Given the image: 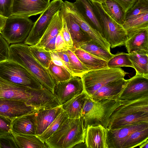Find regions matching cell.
<instances>
[{
	"label": "cell",
	"mask_w": 148,
	"mask_h": 148,
	"mask_svg": "<svg viewBox=\"0 0 148 148\" xmlns=\"http://www.w3.org/2000/svg\"><path fill=\"white\" fill-rule=\"evenodd\" d=\"M60 10L71 35L74 47L77 48V44L79 43L92 41L72 16L65 9L63 3Z\"/></svg>",
	"instance_id": "cell-22"
},
{
	"label": "cell",
	"mask_w": 148,
	"mask_h": 148,
	"mask_svg": "<svg viewBox=\"0 0 148 148\" xmlns=\"http://www.w3.org/2000/svg\"><path fill=\"white\" fill-rule=\"evenodd\" d=\"M121 104L111 114L108 129L148 123V97Z\"/></svg>",
	"instance_id": "cell-3"
},
{
	"label": "cell",
	"mask_w": 148,
	"mask_h": 148,
	"mask_svg": "<svg viewBox=\"0 0 148 148\" xmlns=\"http://www.w3.org/2000/svg\"><path fill=\"white\" fill-rule=\"evenodd\" d=\"M73 148H86L87 147L85 142H81L78 143L74 146Z\"/></svg>",
	"instance_id": "cell-50"
},
{
	"label": "cell",
	"mask_w": 148,
	"mask_h": 148,
	"mask_svg": "<svg viewBox=\"0 0 148 148\" xmlns=\"http://www.w3.org/2000/svg\"><path fill=\"white\" fill-rule=\"evenodd\" d=\"M0 99L22 101L29 105L49 109L54 105L55 97L44 87L40 89L32 88L0 77Z\"/></svg>",
	"instance_id": "cell-1"
},
{
	"label": "cell",
	"mask_w": 148,
	"mask_h": 148,
	"mask_svg": "<svg viewBox=\"0 0 148 148\" xmlns=\"http://www.w3.org/2000/svg\"><path fill=\"white\" fill-rule=\"evenodd\" d=\"M92 1L76 0L72 4L85 21L104 38L102 28L93 9Z\"/></svg>",
	"instance_id": "cell-21"
},
{
	"label": "cell",
	"mask_w": 148,
	"mask_h": 148,
	"mask_svg": "<svg viewBox=\"0 0 148 148\" xmlns=\"http://www.w3.org/2000/svg\"><path fill=\"white\" fill-rule=\"evenodd\" d=\"M0 36H1V32H0Z\"/></svg>",
	"instance_id": "cell-53"
},
{
	"label": "cell",
	"mask_w": 148,
	"mask_h": 148,
	"mask_svg": "<svg viewBox=\"0 0 148 148\" xmlns=\"http://www.w3.org/2000/svg\"><path fill=\"white\" fill-rule=\"evenodd\" d=\"M128 73L120 68L107 67L88 71L80 78L84 91L90 97L101 87L112 82L124 79Z\"/></svg>",
	"instance_id": "cell-6"
},
{
	"label": "cell",
	"mask_w": 148,
	"mask_h": 148,
	"mask_svg": "<svg viewBox=\"0 0 148 148\" xmlns=\"http://www.w3.org/2000/svg\"><path fill=\"white\" fill-rule=\"evenodd\" d=\"M47 69L56 84L68 80L73 76L65 68L56 65L52 61Z\"/></svg>",
	"instance_id": "cell-34"
},
{
	"label": "cell",
	"mask_w": 148,
	"mask_h": 148,
	"mask_svg": "<svg viewBox=\"0 0 148 148\" xmlns=\"http://www.w3.org/2000/svg\"><path fill=\"white\" fill-rule=\"evenodd\" d=\"M63 1L62 0H53L40 15L33 26L24 43L34 46L39 42L50 23L54 15L60 10Z\"/></svg>",
	"instance_id": "cell-10"
},
{
	"label": "cell",
	"mask_w": 148,
	"mask_h": 148,
	"mask_svg": "<svg viewBox=\"0 0 148 148\" xmlns=\"http://www.w3.org/2000/svg\"><path fill=\"white\" fill-rule=\"evenodd\" d=\"M92 0L93 1H96L99 2H100V3L101 2L103 1V0Z\"/></svg>",
	"instance_id": "cell-52"
},
{
	"label": "cell",
	"mask_w": 148,
	"mask_h": 148,
	"mask_svg": "<svg viewBox=\"0 0 148 148\" xmlns=\"http://www.w3.org/2000/svg\"><path fill=\"white\" fill-rule=\"evenodd\" d=\"M29 49L35 59L43 67L47 69L51 59L50 53L43 48L34 46H29Z\"/></svg>",
	"instance_id": "cell-36"
},
{
	"label": "cell",
	"mask_w": 148,
	"mask_h": 148,
	"mask_svg": "<svg viewBox=\"0 0 148 148\" xmlns=\"http://www.w3.org/2000/svg\"><path fill=\"white\" fill-rule=\"evenodd\" d=\"M105 12L112 19L122 25L125 21L126 14L122 8L112 0H103L101 2Z\"/></svg>",
	"instance_id": "cell-27"
},
{
	"label": "cell",
	"mask_w": 148,
	"mask_h": 148,
	"mask_svg": "<svg viewBox=\"0 0 148 148\" xmlns=\"http://www.w3.org/2000/svg\"><path fill=\"white\" fill-rule=\"evenodd\" d=\"M121 104L119 101L113 100L94 101L88 95L81 112L84 129L88 126L99 125L107 128L111 114Z\"/></svg>",
	"instance_id": "cell-5"
},
{
	"label": "cell",
	"mask_w": 148,
	"mask_h": 148,
	"mask_svg": "<svg viewBox=\"0 0 148 148\" xmlns=\"http://www.w3.org/2000/svg\"><path fill=\"white\" fill-rule=\"evenodd\" d=\"M12 0H0V14L8 17L11 15Z\"/></svg>",
	"instance_id": "cell-42"
},
{
	"label": "cell",
	"mask_w": 148,
	"mask_h": 148,
	"mask_svg": "<svg viewBox=\"0 0 148 148\" xmlns=\"http://www.w3.org/2000/svg\"><path fill=\"white\" fill-rule=\"evenodd\" d=\"M148 139V127L136 130L129 136L122 148H132L138 146Z\"/></svg>",
	"instance_id": "cell-33"
},
{
	"label": "cell",
	"mask_w": 148,
	"mask_h": 148,
	"mask_svg": "<svg viewBox=\"0 0 148 148\" xmlns=\"http://www.w3.org/2000/svg\"><path fill=\"white\" fill-rule=\"evenodd\" d=\"M34 114L23 115L12 120L11 126V132L18 134L36 135Z\"/></svg>",
	"instance_id": "cell-23"
},
{
	"label": "cell",
	"mask_w": 148,
	"mask_h": 148,
	"mask_svg": "<svg viewBox=\"0 0 148 148\" xmlns=\"http://www.w3.org/2000/svg\"><path fill=\"white\" fill-rule=\"evenodd\" d=\"M69 59V71L72 76L81 77L88 71L70 48L66 51Z\"/></svg>",
	"instance_id": "cell-32"
},
{
	"label": "cell",
	"mask_w": 148,
	"mask_h": 148,
	"mask_svg": "<svg viewBox=\"0 0 148 148\" xmlns=\"http://www.w3.org/2000/svg\"><path fill=\"white\" fill-rule=\"evenodd\" d=\"M45 109H47L29 105L22 101L0 99V115L12 121L20 116Z\"/></svg>",
	"instance_id": "cell-12"
},
{
	"label": "cell",
	"mask_w": 148,
	"mask_h": 148,
	"mask_svg": "<svg viewBox=\"0 0 148 148\" xmlns=\"http://www.w3.org/2000/svg\"><path fill=\"white\" fill-rule=\"evenodd\" d=\"M148 28L139 29L127 38L124 45L128 53L148 54Z\"/></svg>",
	"instance_id": "cell-17"
},
{
	"label": "cell",
	"mask_w": 148,
	"mask_h": 148,
	"mask_svg": "<svg viewBox=\"0 0 148 148\" xmlns=\"http://www.w3.org/2000/svg\"><path fill=\"white\" fill-rule=\"evenodd\" d=\"M148 12V0H136L126 14L125 21Z\"/></svg>",
	"instance_id": "cell-38"
},
{
	"label": "cell",
	"mask_w": 148,
	"mask_h": 148,
	"mask_svg": "<svg viewBox=\"0 0 148 148\" xmlns=\"http://www.w3.org/2000/svg\"><path fill=\"white\" fill-rule=\"evenodd\" d=\"M63 5L93 42L110 52L109 43L98 31L92 27L85 21L74 7L72 3L66 1L63 2Z\"/></svg>",
	"instance_id": "cell-15"
},
{
	"label": "cell",
	"mask_w": 148,
	"mask_h": 148,
	"mask_svg": "<svg viewBox=\"0 0 148 148\" xmlns=\"http://www.w3.org/2000/svg\"><path fill=\"white\" fill-rule=\"evenodd\" d=\"M107 66L109 67H129L133 68L132 64L129 58L128 53L123 52L114 54L107 62Z\"/></svg>",
	"instance_id": "cell-37"
},
{
	"label": "cell",
	"mask_w": 148,
	"mask_h": 148,
	"mask_svg": "<svg viewBox=\"0 0 148 148\" xmlns=\"http://www.w3.org/2000/svg\"><path fill=\"white\" fill-rule=\"evenodd\" d=\"M122 25L126 32L127 38L135 31L148 28V12L126 20Z\"/></svg>",
	"instance_id": "cell-28"
},
{
	"label": "cell",
	"mask_w": 148,
	"mask_h": 148,
	"mask_svg": "<svg viewBox=\"0 0 148 148\" xmlns=\"http://www.w3.org/2000/svg\"><path fill=\"white\" fill-rule=\"evenodd\" d=\"M50 53L51 61L53 63L56 65L64 67L66 69L64 62L57 53L55 51L51 52Z\"/></svg>",
	"instance_id": "cell-46"
},
{
	"label": "cell",
	"mask_w": 148,
	"mask_h": 148,
	"mask_svg": "<svg viewBox=\"0 0 148 148\" xmlns=\"http://www.w3.org/2000/svg\"><path fill=\"white\" fill-rule=\"evenodd\" d=\"M12 133L0 136V148H18Z\"/></svg>",
	"instance_id": "cell-39"
},
{
	"label": "cell",
	"mask_w": 148,
	"mask_h": 148,
	"mask_svg": "<svg viewBox=\"0 0 148 148\" xmlns=\"http://www.w3.org/2000/svg\"><path fill=\"white\" fill-rule=\"evenodd\" d=\"M68 118L66 112L64 110L63 111L43 133L36 136L42 142L45 143L46 140L52 135Z\"/></svg>",
	"instance_id": "cell-35"
},
{
	"label": "cell",
	"mask_w": 148,
	"mask_h": 148,
	"mask_svg": "<svg viewBox=\"0 0 148 148\" xmlns=\"http://www.w3.org/2000/svg\"><path fill=\"white\" fill-rule=\"evenodd\" d=\"M84 91L82 80L80 77L73 76L69 79L55 84L53 94L60 105Z\"/></svg>",
	"instance_id": "cell-13"
},
{
	"label": "cell",
	"mask_w": 148,
	"mask_h": 148,
	"mask_svg": "<svg viewBox=\"0 0 148 148\" xmlns=\"http://www.w3.org/2000/svg\"><path fill=\"white\" fill-rule=\"evenodd\" d=\"M148 97V76L136 75L127 80L117 100L120 103Z\"/></svg>",
	"instance_id": "cell-11"
},
{
	"label": "cell",
	"mask_w": 148,
	"mask_h": 148,
	"mask_svg": "<svg viewBox=\"0 0 148 148\" xmlns=\"http://www.w3.org/2000/svg\"><path fill=\"white\" fill-rule=\"evenodd\" d=\"M86 132L82 117L68 118L45 143L50 148H72L78 143L85 142Z\"/></svg>",
	"instance_id": "cell-4"
},
{
	"label": "cell",
	"mask_w": 148,
	"mask_h": 148,
	"mask_svg": "<svg viewBox=\"0 0 148 148\" xmlns=\"http://www.w3.org/2000/svg\"><path fill=\"white\" fill-rule=\"evenodd\" d=\"M70 48L88 71L108 67V61L101 59L79 47H74Z\"/></svg>",
	"instance_id": "cell-24"
},
{
	"label": "cell",
	"mask_w": 148,
	"mask_h": 148,
	"mask_svg": "<svg viewBox=\"0 0 148 148\" xmlns=\"http://www.w3.org/2000/svg\"><path fill=\"white\" fill-rule=\"evenodd\" d=\"M138 146L140 148H148V140L143 142Z\"/></svg>",
	"instance_id": "cell-51"
},
{
	"label": "cell",
	"mask_w": 148,
	"mask_h": 148,
	"mask_svg": "<svg viewBox=\"0 0 148 148\" xmlns=\"http://www.w3.org/2000/svg\"><path fill=\"white\" fill-rule=\"evenodd\" d=\"M0 77L10 83L40 89L44 86L24 67L10 60L0 62Z\"/></svg>",
	"instance_id": "cell-8"
},
{
	"label": "cell",
	"mask_w": 148,
	"mask_h": 148,
	"mask_svg": "<svg viewBox=\"0 0 148 148\" xmlns=\"http://www.w3.org/2000/svg\"><path fill=\"white\" fill-rule=\"evenodd\" d=\"M63 110L61 106L40 110L34 114L36 135L41 134Z\"/></svg>",
	"instance_id": "cell-20"
},
{
	"label": "cell",
	"mask_w": 148,
	"mask_h": 148,
	"mask_svg": "<svg viewBox=\"0 0 148 148\" xmlns=\"http://www.w3.org/2000/svg\"><path fill=\"white\" fill-rule=\"evenodd\" d=\"M148 127V123L129 125L117 128H107L108 148H122L125 141L133 132Z\"/></svg>",
	"instance_id": "cell-16"
},
{
	"label": "cell",
	"mask_w": 148,
	"mask_h": 148,
	"mask_svg": "<svg viewBox=\"0 0 148 148\" xmlns=\"http://www.w3.org/2000/svg\"><path fill=\"white\" fill-rule=\"evenodd\" d=\"M50 0H12L11 15L29 18L41 14Z\"/></svg>",
	"instance_id": "cell-14"
},
{
	"label": "cell",
	"mask_w": 148,
	"mask_h": 148,
	"mask_svg": "<svg viewBox=\"0 0 148 148\" xmlns=\"http://www.w3.org/2000/svg\"><path fill=\"white\" fill-rule=\"evenodd\" d=\"M127 82L124 79L115 81L101 87L89 97L94 101L105 99L117 100Z\"/></svg>",
	"instance_id": "cell-19"
},
{
	"label": "cell",
	"mask_w": 148,
	"mask_h": 148,
	"mask_svg": "<svg viewBox=\"0 0 148 148\" xmlns=\"http://www.w3.org/2000/svg\"><path fill=\"white\" fill-rule=\"evenodd\" d=\"M19 148H45V143L36 135L18 134L12 132Z\"/></svg>",
	"instance_id": "cell-29"
},
{
	"label": "cell",
	"mask_w": 148,
	"mask_h": 148,
	"mask_svg": "<svg viewBox=\"0 0 148 148\" xmlns=\"http://www.w3.org/2000/svg\"><path fill=\"white\" fill-rule=\"evenodd\" d=\"M128 54L136 74L148 76V54L133 52Z\"/></svg>",
	"instance_id": "cell-31"
},
{
	"label": "cell",
	"mask_w": 148,
	"mask_h": 148,
	"mask_svg": "<svg viewBox=\"0 0 148 148\" xmlns=\"http://www.w3.org/2000/svg\"><path fill=\"white\" fill-rule=\"evenodd\" d=\"M77 47H79L107 61H108L114 55L112 54L110 52L94 43L92 41L79 43L77 44Z\"/></svg>",
	"instance_id": "cell-30"
},
{
	"label": "cell",
	"mask_w": 148,
	"mask_h": 148,
	"mask_svg": "<svg viewBox=\"0 0 148 148\" xmlns=\"http://www.w3.org/2000/svg\"><path fill=\"white\" fill-rule=\"evenodd\" d=\"M88 95L84 91L61 105L63 110L67 114L68 118L79 119L86 99Z\"/></svg>",
	"instance_id": "cell-26"
},
{
	"label": "cell",
	"mask_w": 148,
	"mask_h": 148,
	"mask_svg": "<svg viewBox=\"0 0 148 148\" xmlns=\"http://www.w3.org/2000/svg\"><path fill=\"white\" fill-rule=\"evenodd\" d=\"M12 121L10 119L0 115V136L11 133Z\"/></svg>",
	"instance_id": "cell-40"
},
{
	"label": "cell",
	"mask_w": 148,
	"mask_h": 148,
	"mask_svg": "<svg viewBox=\"0 0 148 148\" xmlns=\"http://www.w3.org/2000/svg\"><path fill=\"white\" fill-rule=\"evenodd\" d=\"M63 18L60 10L53 16L52 19L42 36L38 42L34 45L43 48L51 39L57 36L62 27Z\"/></svg>",
	"instance_id": "cell-25"
},
{
	"label": "cell",
	"mask_w": 148,
	"mask_h": 148,
	"mask_svg": "<svg viewBox=\"0 0 148 148\" xmlns=\"http://www.w3.org/2000/svg\"><path fill=\"white\" fill-rule=\"evenodd\" d=\"M56 51L58 56L63 61L66 66V69L69 71V59L68 55L66 51Z\"/></svg>",
	"instance_id": "cell-47"
},
{
	"label": "cell",
	"mask_w": 148,
	"mask_h": 148,
	"mask_svg": "<svg viewBox=\"0 0 148 148\" xmlns=\"http://www.w3.org/2000/svg\"><path fill=\"white\" fill-rule=\"evenodd\" d=\"M34 24L28 18L11 15L7 18L1 36L9 44L23 42L27 37Z\"/></svg>",
	"instance_id": "cell-9"
},
{
	"label": "cell",
	"mask_w": 148,
	"mask_h": 148,
	"mask_svg": "<svg viewBox=\"0 0 148 148\" xmlns=\"http://www.w3.org/2000/svg\"><path fill=\"white\" fill-rule=\"evenodd\" d=\"M8 59L24 67L43 86L53 93L55 83L47 69L33 56L29 46L24 43L12 44L9 47Z\"/></svg>",
	"instance_id": "cell-2"
},
{
	"label": "cell",
	"mask_w": 148,
	"mask_h": 148,
	"mask_svg": "<svg viewBox=\"0 0 148 148\" xmlns=\"http://www.w3.org/2000/svg\"><path fill=\"white\" fill-rule=\"evenodd\" d=\"M10 46L1 36H0V62L8 59Z\"/></svg>",
	"instance_id": "cell-41"
},
{
	"label": "cell",
	"mask_w": 148,
	"mask_h": 148,
	"mask_svg": "<svg viewBox=\"0 0 148 148\" xmlns=\"http://www.w3.org/2000/svg\"><path fill=\"white\" fill-rule=\"evenodd\" d=\"M62 18L63 24L61 32L63 36L66 43L70 48L73 47V42L71 35L67 27L65 20L63 16Z\"/></svg>",
	"instance_id": "cell-43"
},
{
	"label": "cell",
	"mask_w": 148,
	"mask_h": 148,
	"mask_svg": "<svg viewBox=\"0 0 148 148\" xmlns=\"http://www.w3.org/2000/svg\"><path fill=\"white\" fill-rule=\"evenodd\" d=\"M107 130L101 125L88 126L85 142L87 148H108Z\"/></svg>",
	"instance_id": "cell-18"
},
{
	"label": "cell",
	"mask_w": 148,
	"mask_h": 148,
	"mask_svg": "<svg viewBox=\"0 0 148 148\" xmlns=\"http://www.w3.org/2000/svg\"><path fill=\"white\" fill-rule=\"evenodd\" d=\"M93 9L102 28L104 38L113 48L124 45L126 32L122 25L115 21L104 11L100 2L92 1Z\"/></svg>",
	"instance_id": "cell-7"
},
{
	"label": "cell",
	"mask_w": 148,
	"mask_h": 148,
	"mask_svg": "<svg viewBox=\"0 0 148 148\" xmlns=\"http://www.w3.org/2000/svg\"><path fill=\"white\" fill-rule=\"evenodd\" d=\"M55 51H66L70 47L65 42L61 31L57 35L56 39Z\"/></svg>",
	"instance_id": "cell-44"
},
{
	"label": "cell",
	"mask_w": 148,
	"mask_h": 148,
	"mask_svg": "<svg viewBox=\"0 0 148 148\" xmlns=\"http://www.w3.org/2000/svg\"><path fill=\"white\" fill-rule=\"evenodd\" d=\"M8 17L3 16L0 14V32L3 28Z\"/></svg>",
	"instance_id": "cell-49"
},
{
	"label": "cell",
	"mask_w": 148,
	"mask_h": 148,
	"mask_svg": "<svg viewBox=\"0 0 148 148\" xmlns=\"http://www.w3.org/2000/svg\"><path fill=\"white\" fill-rule=\"evenodd\" d=\"M117 3L126 13L133 5L136 0H112Z\"/></svg>",
	"instance_id": "cell-45"
},
{
	"label": "cell",
	"mask_w": 148,
	"mask_h": 148,
	"mask_svg": "<svg viewBox=\"0 0 148 148\" xmlns=\"http://www.w3.org/2000/svg\"><path fill=\"white\" fill-rule=\"evenodd\" d=\"M57 35L51 39L42 48L45 51L49 52L55 51V42Z\"/></svg>",
	"instance_id": "cell-48"
}]
</instances>
